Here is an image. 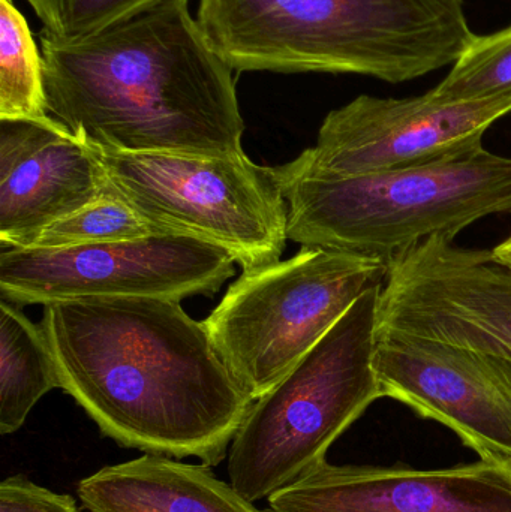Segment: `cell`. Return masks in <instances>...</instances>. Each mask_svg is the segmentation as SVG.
Returning <instances> with one entry per match:
<instances>
[{
	"instance_id": "cell-7",
	"label": "cell",
	"mask_w": 511,
	"mask_h": 512,
	"mask_svg": "<svg viewBox=\"0 0 511 512\" xmlns=\"http://www.w3.org/2000/svg\"><path fill=\"white\" fill-rule=\"evenodd\" d=\"M386 273L381 259L302 248L287 261L243 271L203 324L234 378L257 400Z\"/></svg>"
},
{
	"instance_id": "cell-14",
	"label": "cell",
	"mask_w": 511,
	"mask_h": 512,
	"mask_svg": "<svg viewBox=\"0 0 511 512\" xmlns=\"http://www.w3.org/2000/svg\"><path fill=\"white\" fill-rule=\"evenodd\" d=\"M77 493L89 512H266L210 466L159 454L105 466L83 478Z\"/></svg>"
},
{
	"instance_id": "cell-13",
	"label": "cell",
	"mask_w": 511,
	"mask_h": 512,
	"mask_svg": "<svg viewBox=\"0 0 511 512\" xmlns=\"http://www.w3.org/2000/svg\"><path fill=\"white\" fill-rule=\"evenodd\" d=\"M104 171L53 117L0 120V246H14L98 201Z\"/></svg>"
},
{
	"instance_id": "cell-10",
	"label": "cell",
	"mask_w": 511,
	"mask_h": 512,
	"mask_svg": "<svg viewBox=\"0 0 511 512\" xmlns=\"http://www.w3.org/2000/svg\"><path fill=\"white\" fill-rule=\"evenodd\" d=\"M377 331L511 358V268L431 237L387 262Z\"/></svg>"
},
{
	"instance_id": "cell-8",
	"label": "cell",
	"mask_w": 511,
	"mask_h": 512,
	"mask_svg": "<svg viewBox=\"0 0 511 512\" xmlns=\"http://www.w3.org/2000/svg\"><path fill=\"white\" fill-rule=\"evenodd\" d=\"M233 255L182 234L63 249L0 252V292L12 304L87 297L212 295L234 276Z\"/></svg>"
},
{
	"instance_id": "cell-4",
	"label": "cell",
	"mask_w": 511,
	"mask_h": 512,
	"mask_svg": "<svg viewBox=\"0 0 511 512\" xmlns=\"http://www.w3.org/2000/svg\"><path fill=\"white\" fill-rule=\"evenodd\" d=\"M288 206V240L389 262L435 236L511 215V158L485 147L450 161L365 176L273 167Z\"/></svg>"
},
{
	"instance_id": "cell-9",
	"label": "cell",
	"mask_w": 511,
	"mask_h": 512,
	"mask_svg": "<svg viewBox=\"0 0 511 512\" xmlns=\"http://www.w3.org/2000/svg\"><path fill=\"white\" fill-rule=\"evenodd\" d=\"M511 113V92L449 101L362 95L330 111L317 144L288 162L302 173L365 176L425 167L483 149L486 131Z\"/></svg>"
},
{
	"instance_id": "cell-21",
	"label": "cell",
	"mask_w": 511,
	"mask_h": 512,
	"mask_svg": "<svg viewBox=\"0 0 511 512\" xmlns=\"http://www.w3.org/2000/svg\"><path fill=\"white\" fill-rule=\"evenodd\" d=\"M491 252L497 261L511 268V236L509 239L504 240L503 243H500L497 248L492 249Z\"/></svg>"
},
{
	"instance_id": "cell-1",
	"label": "cell",
	"mask_w": 511,
	"mask_h": 512,
	"mask_svg": "<svg viewBox=\"0 0 511 512\" xmlns=\"http://www.w3.org/2000/svg\"><path fill=\"white\" fill-rule=\"evenodd\" d=\"M59 385L102 435L146 454L218 466L255 400L180 301L87 297L44 304Z\"/></svg>"
},
{
	"instance_id": "cell-19",
	"label": "cell",
	"mask_w": 511,
	"mask_h": 512,
	"mask_svg": "<svg viewBox=\"0 0 511 512\" xmlns=\"http://www.w3.org/2000/svg\"><path fill=\"white\" fill-rule=\"evenodd\" d=\"M41 20V35L75 41L104 29L155 0H26Z\"/></svg>"
},
{
	"instance_id": "cell-17",
	"label": "cell",
	"mask_w": 511,
	"mask_h": 512,
	"mask_svg": "<svg viewBox=\"0 0 511 512\" xmlns=\"http://www.w3.org/2000/svg\"><path fill=\"white\" fill-rule=\"evenodd\" d=\"M164 234L144 221L128 204L105 192L95 203L47 225L9 248L63 249L128 242ZM171 234V233H170Z\"/></svg>"
},
{
	"instance_id": "cell-3",
	"label": "cell",
	"mask_w": 511,
	"mask_h": 512,
	"mask_svg": "<svg viewBox=\"0 0 511 512\" xmlns=\"http://www.w3.org/2000/svg\"><path fill=\"white\" fill-rule=\"evenodd\" d=\"M197 21L233 71L392 84L455 65L476 36L464 0H200Z\"/></svg>"
},
{
	"instance_id": "cell-5",
	"label": "cell",
	"mask_w": 511,
	"mask_h": 512,
	"mask_svg": "<svg viewBox=\"0 0 511 512\" xmlns=\"http://www.w3.org/2000/svg\"><path fill=\"white\" fill-rule=\"evenodd\" d=\"M383 283L363 292L332 330L255 400L228 451V480L248 501L269 499L320 468L336 439L384 397L372 364Z\"/></svg>"
},
{
	"instance_id": "cell-15",
	"label": "cell",
	"mask_w": 511,
	"mask_h": 512,
	"mask_svg": "<svg viewBox=\"0 0 511 512\" xmlns=\"http://www.w3.org/2000/svg\"><path fill=\"white\" fill-rule=\"evenodd\" d=\"M60 388L56 364L41 325L15 304L0 303V433L20 430L33 406Z\"/></svg>"
},
{
	"instance_id": "cell-11",
	"label": "cell",
	"mask_w": 511,
	"mask_h": 512,
	"mask_svg": "<svg viewBox=\"0 0 511 512\" xmlns=\"http://www.w3.org/2000/svg\"><path fill=\"white\" fill-rule=\"evenodd\" d=\"M372 364L384 397L449 427L480 460L511 466V358L377 331Z\"/></svg>"
},
{
	"instance_id": "cell-20",
	"label": "cell",
	"mask_w": 511,
	"mask_h": 512,
	"mask_svg": "<svg viewBox=\"0 0 511 512\" xmlns=\"http://www.w3.org/2000/svg\"><path fill=\"white\" fill-rule=\"evenodd\" d=\"M0 512H80L72 496L45 489L26 477L0 483Z\"/></svg>"
},
{
	"instance_id": "cell-16",
	"label": "cell",
	"mask_w": 511,
	"mask_h": 512,
	"mask_svg": "<svg viewBox=\"0 0 511 512\" xmlns=\"http://www.w3.org/2000/svg\"><path fill=\"white\" fill-rule=\"evenodd\" d=\"M50 117L44 59L12 0H0V120Z\"/></svg>"
},
{
	"instance_id": "cell-6",
	"label": "cell",
	"mask_w": 511,
	"mask_h": 512,
	"mask_svg": "<svg viewBox=\"0 0 511 512\" xmlns=\"http://www.w3.org/2000/svg\"><path fill=\"white\" fill-rule=\"evenodd\" d=\"M84 146L108 191L162 233L219 246L243 271L281 261L288 206L273 167L248 156L120 152Z\"/></svg>"
},
{
	"instance_id": "cell-18",
	"label": "cell",
	"mask_w": 511,
	"mask_h": 512,
	"mask_svg": "<svg viewBox=\"0 0 511 512\" xmlns=\"http://www.w3.org/2000/svg\"><path fill=\"white\" fill-rule=\"evenodd\" d=\"M434 93L449 101L488 98L511 92V24L476 35Z\"/></svg>"
},
{
	"instance_id": "cell-12",
	"label": "cell",
	"mask_w": 511,
	"mask_h": 512,
	"mask_svg": "<svg viewBox=\"0 0 511 512\" xmlns=\"http://www.w3.org/2000/svg\"><path fill=\"white\" fill-rule=\"evenodd\" d=\"M266 512H511V466L330 465L269 499Z\"/></svg>"
},
{
	"instance_id": "cell-2",
	"label": "cell",
	"mask_w": 511,
	"mask_h": 512,
	"mask_svg": "<svg viewBox=\"0 0 511 512\" xmlns=\"http://www.w3.org/2000/svg\"><path fill=\"white\" fill-rule=\"evenodd\" d=\"M39 38L48 114L80 143L134 153H245L233 69L189 0H155L75 41Z\"/></svg>"
}]
</instances>
